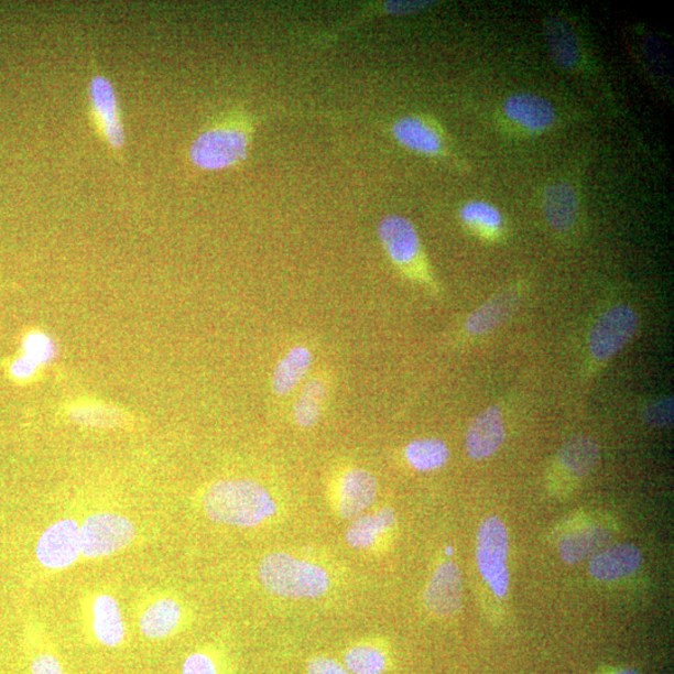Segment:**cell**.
Here are the masks:
<instances>
[{
  "mask_svg": "<svg viewBox=\"0 0 674 674\" xmlns=\"http://www.w3.org/2000/svg\"><path fill=\"white\" fill-rule=\"evenodd\" d=\"M203 506L211 521L243 529L259 526L278 510L264 486L246 479L213 483L204 494Z\"/></svg>",
  "mask_w": 674,
  "mask_h": 674,
  "instance_id": "6da1fadb",
  "label": "cell"
},
{
  "mask_svg": "<svg viewBox=\"0 0 674 674\" xmlns=\"http://www.w3.org/2000/svg\"><path fill=\"white\" fill-rule=\"evenodd\" d=\"M254 133V120L246 111H236L194 140L191 162L206 172L236 167L247 161Z\"/></svg>",
  "mask_w": 674,
  "mask_h": 674,
  "instance_id": "7a4b0ae2",
  "label": "cell"
},
{
  "mask_svg": "<svg viewBox=\"0 0 674 674\" xmlns=\"http://www.w3.org/2000/svg\"><path fill=\"white\" fill-rule=\"evenodd\" d=\"M378 237L391 264L412 283L424 286L427 292L439 293L418 231L410 219L391 214L378 225Z\"/></svg>",
  "mask_w": 674,
  "mask_h": 674,
  "instance_id": "3957f363",
  "label": "cell"
},
{
  "mask_svg": "<svg viewBox=\"0 0 674 674\" xmlns=\"http://www.w3.org/2000/svg\"><path fill=\"white\" fill-rule=\"evenodd\" d=\"M259 578L268 593L285 598H316L330 588L329 574L322 566L284 552L261 561Z\"/></svg>",
  "mask_w": 674,
  "mask_h": 674,
  "instance_id": "277c9868",
  "label": "cell"
},
{
  "mask_svg": "<svg viewBox=\"0 0 674 674\" xmlns=\"http://www.w3.org/2000/svg\"><path fill=\"white\" fill-rule=\"evenodd\" d=\"M509 532L503 521L498 517L487 518L477 533V566L485 583L499 598H503L509 593Z\"/></svg>",
  "mask_w": 674,
  "mask_h": 674,
  "instance_id": "5b68a950",
  "label": "cell"
},
{
  "mask_svg": "<svg viewBox=\"0 0 674 674\" xmlns=\"http://www.w3.org/2000/svg\"><path fill=\"white\" fill-rule=\"evenodd\" d=\"M640 316L630 305H615L599 315L588 336L593 360L602 365L620 354L639 331Z\"/></svg>",
  "mask_w": 674,
  "mask_h": 674,
  "instance_id": "8992f818",
  "label": "cell"
},
{
  "mask_svg": "<svg viewBox=\"0 0 674 674\" xmlns=\"http://www.w3.org/2000/svg\"><path fill=\"white\" fill-rule=\"evenodd\" d=\"M135 533L134 523L121 514L94 513L80 526V555L86 558L108 557L129 546Z\"/></svg>",
  "mask_w": 674,
  "mask_h": 674,
  "instance_id": "52a82bcc",
  "label": "cell"
},
{
  "mask_svg": "<svg viewBox=\"0 0 674 674\" xmlns=\"http://www.w3.org/2000/svg\"><path fill=\"white\" fill-rule=\"evenodd\" d=\"M391 134L409 152L434 159L449 157L445 131L430 116L409 115L398 118L391 126Z\"/></svg>",
  "mask_w": 674,
  "mask_h": 674,
  "instance_id": "ba28073f",
  "label": "cell"
},
{
  "mask_svg": "<svg viewBox=\"0 0 674 674\" xmlns=\"http://www.w3.org/2000/svg\"><path fill=\"white\" fill-rule=\"evenodd\" d=\"M35 556L45 568L70 567L80 556V524L72 519L53 523L37 541Z\"/></svg>",
  "mask_w": 674,
  "mask_h": 674,
  "instance_id": "9c48e42d",
  "label": "cell"
},
{
  "mask_svg": "<svg viewBox=\"0 0 674 674\" xmlns=\"http://www.w3.org/2000/svg\"><path fill=\"white\" fill-rule=\"evenodd\" d=\"M502 111L511 124L524 133L543 134L555 126L557 112L552 102L530 91L513 93L504 99Z\"/></svg>",
  "mask_w": 674,
  "mask_h": 674,
  "instance_id": "30bf717a",
  "label": "cell"
},
{
  "mask_svg": "<svg viewBox=\"0 0 674 674\" xmlns=\"http://www.w3.org/2000/svg\"><path fill=\"white\" fill-rule=\"evenodd\" d=\"M506 424L498 405L486 407L477 415L466 434V453L475 461L487 460L504 444Z\"/></svg>",
  "mask_w": 674,
  "mask_h": 674,
  "instance_id": "8fae6325",
  "label": "cell"
},
{
  "mask_svg": "<svg viewBox=\"0 0 674 674\" xmlns=\"http://www.w3.org/2000/svg\"><path fill=\"white\" fill-rule=\"evenodd\" d=\"M463 604L461 570L452 561L439 565L431 577L425 593L427 610L438 617H449L460 610Z\"/></svg>",
  "mask_w": 674,
  "mask_h": 674,
  "instance_id": "7c38bea8",
  "label": "cell"
},
{
  "mask_svg": "<svg viewBox=\"0 0 674 674\" xmlns=\"http://www.w3.org/2000/svg\"><path fill=\"white\" fill-rule=\"evenodd\" d=\"M523 295L522 284L501 290L466 318L465 330L471 336H483L498 329L518 311Z\"/></svg>",
  "mask_w": 674,
  "mask_h": 674,
  "instance_id": "4fadbf2b",
  "label": "cell"
},
{
  "mask_svg": "<svg viewBox=\"0 0 674 674\" xmlns=\"http://www.w3.org/2000/svg\"><path fill=\"white\" fill-rule=\"evenodd\" d=\"M90 101L102 135L112 149L124 145V129L121 124L115 87L106 77H94L90 83Z\"/></svg>",
  "mask_w": 674,
  "mask_h": 674,
  "instance_id": "5bb4252c",
  "label": "cell"
},
{
  "mask_svg": "<svg viewBox=\"0 0 674 674\" xmlns=\"http://www.w3.org/2000/svg\"><path fill=\"white\" fill-rule=\"evenodd\" d=\"M599 460H601V447L595 439L576 436L559 448L554 463L555 474L577 482L591 475Z\"/></svg>",
  "mask_w": 674,
  "mask_h": 674,
  "instance_id": "9a60e30c",
  "label": "cell"
},
{
  "mask_svg": "<svg viewBox=\"0 0 674 674\" xmlns=\"http://www.w3.org/2000/svg\"><path fill=\"white\" fill-rule=\"evenodd\" d=\"M378 494V481L363 468L346 472L337 486V511L344 519H354L370 508Z\"/></svg>",
  "mask_w": 674,
  "mask_h": 674,
  "instance_id": "2e32d148",
  "label": "cell"
},
{
  "mask_svg": "<svg viewBox=\"0 0 674 674\" xmlns=\"http://www.w3.org/2000/svg\"><path fill=\"white\" fill-rule=\"evenodd\" d=\"M542 208L552 230L558 233L573 231L579 213L578 196L573 184L556 182L547 185L542 195Z\"/></svg>",
  "mask_w": 674,
  "mask_h": 674,
  "instance_id": "e0dca14e",
  "label": "cell"
},
{
  "mask_svg": "<svg viewBox=\"0 0 674 674\" xmlns=\"http://www.w3.org/2000/svg\"><path fill=\"white\" fill-rule=\"evenodd\" d=\"M642 562L643 556L639 547L631 543H620L597 552L589 562V574L602 583H613L635 574Z\"/></svg>",
  "mask_w": 674,
  "mask_h": 674,
  "instance_id": "ac0fdd59",
  "label": "cell"
},
{
  "mask_svg": "<svg viewBox=\"0 0 674 674\" xmlns=\"http://www.w3.org/2000/svg\"><path fill=\"white\" fill-rule=\"evenodd\" d=\"M543 34L551 59L566 72H574L583 62V48L573 25L561 17H548L543 23Z\"/></svg>",
  "mask_w": 674,
  "mask_h": 674,
  "instance_id": "d6986e66",
  "label": "cell"
},
{
  "mask_svg": "<svg viewBox=\"0 0 674 674\" xmlns=\"http://www.w3.org/2000/svg\"><path fill=\"white\" fill-rule=\"evenodd\" d=\"M458 217L472 236L486 242H499L506 233V219L498 206L485 200H470L461 206Z\"/></svg>",
  "mask_w": 674,
  "mask_h": 674,
  "instance_id": "ffe728a7",
  "label": "cell"
},
{
  "mask_svg": "<svg viewBox=\"0 0 674 674\" xmlns=\"http://www.w3.org/2000/svg\"><path fill=\"white\" fill-rule=\"evenodd\" d=\"M93 631L106 648H118L126 639V623L115 597L100 595L93 605Z\"/></svg>",
  "mask_w": 674,
  "mask_h": 674,
  "instance_id": "44dd1931",
  "label": "cell"
},
{
  "mask_svg": "<svg viewBox=\"0 0 674 674\" xmlns=\"http://www.w3.org/2000/svg\"><path fill=\"white\" fill-rule=\"evenodd\" d=\"M313 365V354L305 346L290 349L275 368L273 389L280 396L289 395L306 377Z\"/></svg>",
  "mask_w": 674,
  "mask_h": 674,
  "instance_id": "7402d4cb",
  "label": "cell"
},
{
  "mask_svg": "<svg viewBox=\"0 0 674 674\" xmlns=\"http://www.w3.org/2000/svg\"><path fill=\"white\" fill-rule=\"evenodd\" d=\"M182 608L172 598H162L150 605L140 618V631L149 640H163L180 626Z\"/></svg>",
  "mask_w": 674,
  "mask_h": 674,
  "instance_id": "603a6c76",
  "label": "cell"
},
{
  "mask_svg": "<svg viewBox=\"0 0 674 674\" xmlns=\"http://www.w3.org/2000/svg\"><path fill=\"white\" fill-rule=\"evenodd\" d=\"M396 522V514L392 509L385 508L356 520L348 532L346 541L354 548H370Z\"/></svg>",
  "mask_w": 674,
  "mask_h": 674,
  "instance_id": "cb8c5ba5",
  "label": "cell"
},
{
  "mask_svg": "<svg viewBox=\"0 0 674 674\" xmlns=\"http://www.w3.org/2000/svg\"><path fill=\"white\" fill-rule=\"evenodd\" d=\"M610 532L602 528L591 526L568 533L559 542V555L568 565L578 564L589 555L595 554L607 541Z\"/></svg>",
  "mask_w": 674,
  "mask_h": 674,
  "instance_id": "d4e9b609",
  "label": "cell"
},
{
  "mask_svg": "<svg viewBox=\"0 0 674 674\" xmlns=\"http://www.w3.org/2000/svg\"><path fill=\"white\" fill-rule=\"evenodd\" d=\"M406 460L421 472L439 470L449 460V449L439 438H418L407 445Z\"/></svg>",
  "mask_w": 674,
  "mask_h": 674,
  "instance_id": "484cf974",
  "label": "cell"
},
{
  "mask_svg": "<svg viewBox=\"0 0 674 674\" xmlns=\"http://www.w3.org/2000/svg\"><path fill=\"white\" fill-rule=\"evenodd\" d=\"M326 395V385L320 380L308 382L302 396L296 402L294 416L298 426L313 427L322 415V401Z\"/></svg>",
  "mask_w": 674,
  "mask_h": 674,
  "instance_id": "4316f807",
  "label": "cell"
},
{
  "mask_svg": "<svg viewBox=\"0 0 674 674\" xmlns=\"http://www.w3.org/2000/svg\"><path fill=\"white\" fill-rule=\"evenodd\" d=\"M345 664L354 674H382L387 670V655L372 645H356L346 652Z\"/></svg>",
  "mask_w": 674,
  "mask_h": 674,
  "instance_id": "83f0119b",
  "label": "cell"
},
{
  "mask_svg": "<svg viewBox=\"0 0 674 674\" xmlns=\"http://www.w3.org/2000/svg\"><path fill=\"white\" fill-rule=\"evenodd\" d=\"M72 417L75 423L94 427H116L123 420L118 410L101 406L74 409Z\"/></svg>",
  "mask_w": 674,
  "mask_h": 674,
  "instance_id": "f1b7e54d",
  "label": "cell"
},
{
  "mask_svg": "<svg viewBox=\"0 0 674 674\" xmlns=\"http://www.w3.org/2000/svg\"><path fill=\"white\" fill-rule=\"evenodd\" d=\"M641 417L645 424L653 427H668L674 420V399L663 396L651 400L641 410Z\"/></svg>",
  "mask_w": 674,
  "mask_h": 674,
  "instance_id": "f546056e",
  "label": "cell"
},
{
  "mask_svg": "<svg viewBox=\"0 0 674 674\" xmlns=\"http://www.w3.org/2000/svg\"><path fill=\"white\" fill-rule=\"evenodd\" d=\"M25 356L36 365L48 362L54 356V346L50 339L42 334H33L25 340Z\"/></svg>",
  "mask_w": 674,
  "mask_h": 674,
  "instance_id": "4dcf8cb0",
  "label": "cell"
},
{
  "mask_svg": "<svg viewBox=\"0 0 674 674\" xmlns=\"http://www.w3.org/2000/svg\"><path fill=\"white\" fill-rule=\"evenodd\" d=\"M182 674H219V672L208 654L196 652L185 660Z\"/></svg>",
  "mask_w": 674,
  "mask_h": 674,
  "instance_id": "1f68e13d",
  "label": "cell"
},
{
  "mask_svg": "<svg viewBox=\"0 0 674 674\" xmlns=\"http://www.w3.org/2000/svg\"><path fill=\"white\" fill-rule=\"evenodd\" d=\"M31 674H68L54 654L44 652L37 654L31 664Z\"/></svg>",
  "mask_w": 674,
  "mask_h": 674,
  "instance_id": "d6a6232c",
  "label": "cell"
},
{
  "mask_svg": "<svg viewBox=\"0 0 674 674\" xmlns=\"http://www.w3.org/2000/svg\"><path fill=\"white\" fill-rule=\"evenodd\" d=\"M307 674H350L333 659L316 657L307 664Z\"/></svg>",
  "mask_w": 674,
  "mask_h": 674,
  "instance_id": "836d02e7",
  "label": "cell"
},
{
  "mask_svg": "<svg viewBox=\"0 0 674 674\" xmlns=\"http://www.w3.org/2000/svg\"><path fill=\"white\" fill-rule=\"evenodd\" d=\"M37 365L30 358H28V356H24V358L18 359L12 367V373L14 374L15 378L19 379H26L32 377V374L35 372Z\"/></svg>",
  "mask_w": 674,
  "mask_h": 674,
  "instance_id": "e575fe53",
  "label": "cell"
},
{
  "mask_svg": "<svg viewBox=\"0 0 674 674\" xmlns=\"http://www.w3.org/2000/svg\"><path fill=\"white\" fill-rule=\"evenodd\" d=\"M616 674H641V673L634 670H621L620 672H617Z\"/></svg>",
  "mask_w": 674,
  "mask_h": 674,
  "instance_id": "d590c367",
  "label": "cell"
}]
</instances>
